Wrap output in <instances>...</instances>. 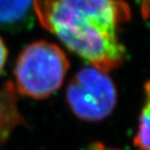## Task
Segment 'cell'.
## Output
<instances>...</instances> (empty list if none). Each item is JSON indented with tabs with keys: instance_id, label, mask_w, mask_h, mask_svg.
Segmentation results:
<instances>
[{
	"instance_id": "obj_3",
	"label": "cell",
	"mask_w": 150,
	"mask_h": 150,
	"mask_svg": "<svg viewBox=\"0 0 150 150\" xmlns=\"http://www.w3.org/2000/svg\"><path fill=\"white\" fill-rule=\"evenodd\" d=\"M66 95L73 114L84 121L105 119L117 104V90L112 80L94 67L80 69L69 82Z\"/></svg>"
},
{
	"instance_id": "obj_6",
	"label": "cell",
	"mask_w": 150,
	"mask_h": 150,
	"mask_svg": "<svg viewBox=\"0 0 150 150\" xmlns=\"http://www.w3.org/2000/svg\"><path fill=\"white\" fill-rule=\"evenodd\" d=\"M7 59V49L3 40L0 38V73L2 72Z\"/></svg>"
},
{
	"instance_id": "obj_5",
	"label": "cell",
	"mask_w": 150,
	"mask_h": 150,
	"mask_svg": "<svg viewBox=\"0 0 150 150\" xmlns=\"http://www.w3.org/2000/svg\"><path fill=\"white\" fill-rule=\"evenodd\" d=\"M149 83L145 84V104L139 118L138 130L134 139V145L138 150H149L150 141V114H149Z\"/></svg>"
},
{
	"instance_id": "obj_1",
	"label": "cell",
	"mask_w": 150,
	"mask_h": 150,
	"mask_svg": "<svg viewBox=\"0 0 150 150\" xmlns=\"http://www.w3.org/2000/svg\"><path fill=\"white\" fill-rule=\"evenodd\" d=\"M42 26L92 67L108 72L122 65L120 24L130 19L125 0H33Z\"/></svg>"
},
{
	"instance_id": "obj_7",
	"label": "cell",
	"mask_w": 150,
	"mask_h": 150,
	"mask_svg": "<svg viewBox=\"0 0 150 150\" xmlns=\"http://www.w3.org/2000/svg\"><path fill=\"white\" fill-rule=\"evenodd\" d=\"M87 150H120V149L108 147V146L104 145V144L100 143V142H94V143L90 144Z\"/></svg>"
},
{
	"instance_id": "obj_2",
	"label": "cell",
	"mask_w": 150,
	"mask_h": 150,
	"mask_svg": "<svg viewBox=\"0 0 150 150\" xmlns=\"http://www.w3.org/2000/svg\"><path fill=\"white\" fill-rule=\"evenodd\" d=\"M70 63L57 45L38 41L20 53L15 66L18 91L24 96L44 99L61 88Z\"/></svg>"
},
{
	"instance_id": "obj_4",
	"label": "cell",
	"mask_w": 150,
	"mask_h": 150,
	"mask_svg": "<svg viewBox=\"0 0 150 150\" xmlns=\"http://www.w3.org/2000/svg\"><path fill=\"white\" fill-rule=\"evenodd\" d=\"M33 12V0H0V27L9 30L24 28L31 22Z\"/></svg>"
},
{
	"instance_id": "obj_8",
	"label": "cell",
	"mask_w": 150,
	"mask_h": 150,
	"mask_svg": "<svg viewBox=\"0 0 150 150\" xmlns=\"http://www.w3.org/2000/svg\"><path fill=\"white\" fill-rule=\"evenodd\" d=\"M148 8H149V0H142L141 2V9L144 19H147L148 17Z\"/></svg>"
}]
</instances>
